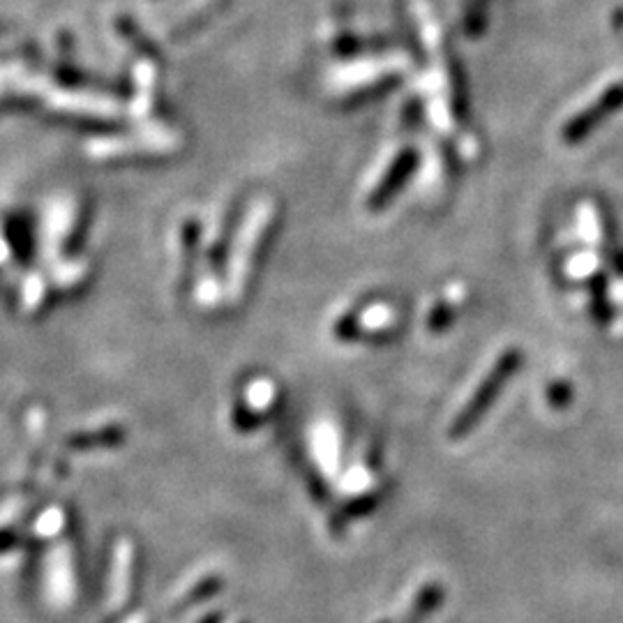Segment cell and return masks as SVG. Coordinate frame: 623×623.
<instances>
[{
	"mask_svg": "<svg viewBox=\"0 0 623 623\" xmlns=\"http://www.w3.org/2000/svg\"><path fill=\"white\" fill-rule=\"evenodd\" d=\"M623 107V66L598 79L566 111L559 125V137L564 143H577L589 137L602 120H608Z\"/></svg>",
	"mask_w": 623,
	"mask_h": 623,
	"instance_id": "obj_1",
	"label": "cell"
},
{
	"mask_svg": "<svg viewBox=\"0 0 623 623\" xmlns=\"http://www.w3.org/2000/svg\"><path fill=\"white\" fill-rule=\"evenodd\" d=\"M519 365H522V351L519 349H508L502 353V358L496 361V365L490 369L483 384L478 386L473 392V398L465 404V409L455 415V421L450 425V436L452 439H462L478 423L483 421V415L490 411L492 402L502 395L504 386L508 379H513Z\"/></svg>",
	"mask_w": 623,
	"mask_h": 623,
	"instance_id": "obj_2",
	"label": "cell"
},
{
	"mask_svg": "<svg viewBox=\"0 0 623 623\" xmlns=\"http://www.w3.org/2000/svg\"><path fill=\"white\" fill-rule=\"evenodd\" d=\"M132 545L125 540L116 548V556H114V577H111V591H114V602L128 600L130 593V577H132Z\"/></svg>",
	"mask_w": 623,
	"mask_h": 623,
	"instance_id": "obj_3",
	"label": "cell"
},
{
	"mask_svg": "<svg viewBox=\"0 0 623 623\" xmlns=\"http://www.w3.org/2000/svg\"><path fill=\"white\" fill-rule=\"evenodd\" d=\"M220 585H222V579H220L218 575H211V577H203V579L195 581V585H192L190 589H187V593H183V596L178 598V602L174 606V612H180V610H185V608L195 606V602H201L203 598L213 596V593L220 589Z\"/></svg>",
	"mask_w": 623,
	"mask_h": 623,
	"instance_id": "obj_4",
	"label": "cell"
},
{
	"mask_svg": "<svg viewBox=\"0 0 623 623\" xmlns=\"http://www.w3.org/2000/svg\"><path fill=\"white\" fill-rule=\"evenodd\" d=\"M462 8V19H465V28L471 35H478L483 31L485 16H487V0H460Z\"/></svg>",
	"mask_w": 623,
	"mask_h": 623,
	"instance_id": "obj_5",
	"label": "cell"
},
{
	"mask_svg": "<svg viewBox=\"0 0 623 623\" xmlns=\"http://www.w3.org/2000/svg\"><path fill=\"white\" fill-rule=\"evenodd\" d=\"M201 623H213V619H203Z\"/></svg>",
	"mask_w": 623,
	"mask_h": 623,
	"instance_id": "obj_6",
	"label": "cell"
}]
</instances>
